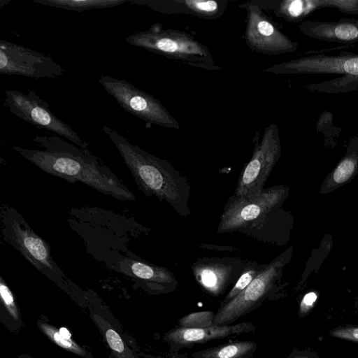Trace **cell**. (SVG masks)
Instances as JSON below:
<instances>
[{
    "label": "cell",
    "mask_w": 358,
    "mask_h": 358,
    "mask_svg": "<svg viewBox=\"0 0 358 358\" xmlns=\"http://www.w3.org/2000/svg\"><path fill=\"white\" fill-rule=\"evenodd\" d=\"M43 150L18 146L13 149L44 172L69 182H83L120 201H134L127 185L88 149L81 148L54 135L33 138Z\"/></svg>",
    "instance_id": "6da1fadb"
},
{
    "label": "cell",
    "mask_w": 358,
    "mask_h": 358,
    "mask_svg": "<svg viewBox=\"0 0 358 358\" xmlns=\"http://www.w3.org/2000/svg\"><path fill=\"white\" fill-rule=\"evenodd\" d=\"M130 170L139 189L147 196L167 203L180 216L190 214L191 187L187 178L168 161L130 143L115 130L103 127Z\"/></svg>",
    "instance_id": "7a4b0ae2"
},
{
    "label": "cell",
    "mask_w": 358,
    "mask_h": 358,
    "mask_svg": "<svg viewBox=\"0 0 358 358\" xmlns=\"http://www.w3.org/2000/svg\"><path fill=\"white\" fill-rule=\"evenodd\" d=\"M130 45L166 57L207 70L216 66L208 48L191 35L178 30L164 29L155 23L148 30L134 33L125 38Z\"/></svg>",
    "instance_id": "3957f363"
},
{
    "label": "cell",
    "mask_w": 358,
    "mask_h": 358,
    "mask_svg": "<svg viewBox=\"0 0 358 358\" xmlns=\"http://www.w3.org/2000/svg\"><path fill=\"white\" fill-rule=\"evenodd\" d=\"M293 246L280 254L239 294L226 303H221L215 314L214 324L229 325L240 317L271 299L282 287L281 279L285 265L291 260Z\"/></svg>",
    "instance_id": "277c9868"
},
{
    "label": "cell",
    "mask_w": 358,
    "mask_h": 358,
    "mask_svg": "<svg viewBox=\"0 0 358 358\" xmlns=\"http://www.w3.org/2000/svg\"><path fill=\"white\" fill-rule=\"evenodd\" d=\"M0 217L1 234L6 242L43 274L50 278L64 277L52 259L49 244L31 229L17 210L2 205Z\"/></svg>",
    "instance_id": "5b68a950"
},
{
    "label": "cell",
    "mask_w": 358,
    "mask_h": 358,
    "mask_svg": "<svg viewBox=\"0 0 358 358\" xmlns=\"http://www.w3.org/2000/svg\"><path fill=\"white\" fill-rule=\"evenodd\" d=\"M99 83L126 111L150 124L179 129L178 121L153 96L131 83L109 76H101Z\"/></svg>",
    "instance_id": "8992f818"
},
{
    "label": "cell",
    "mask_w": 358,
    "mask_h": 358,
    "mask_svg": "<svg viewBox=\"0 0 358 358\" xmlns=\"http://www.w3.org/2000/svg\"><path fill=\"white\" fill-rule=\"evenodd\" d=\"M4 94V105L11 113L39 129L62 136L77 146L87 149L89 143L67 123L56 117L50 110L48 103L33 90L28 89L23 92L6 90Z\"/></svg>",
    "instance_id": "52a82bcc"
},
{
    "label": "cell",
    "mask_w": 358,
    "mask_h": 358,
    "mask_svg": "<svg viewBox=\"0 0 358 358\" xmlns=\"http://www.w3.org/2000/svg\"><path fill=\"white\" fill-rule=\"evenodd\" d=\"M289 194V188L285 185L264 188L255 196L242 197L233 194L224 207L217 233L238 231L269 210L282 206Z\"/></svg>",
    "instance_id": "ba28073f"
},
{
    "label": "cell",
    "mask_w": 358,
    "mask_h": 358,
    "mask_svg": "<svg viewBox=\"0 0 358 358\" xmlns=\"http://www.w3.org/2000/svg\"><path fill=\"white\" fill-rule=\"evenodd\" d=\"M281 155V145L277 124L272 123L264 129L261 141L256 144L252 155L242 169L234 195L255 196L264 185Z\"/></svg>",
    "instance_id": "9c48e42d"
},
{
    "label": "cell",
    "mask_w": 358,
    "mask_h": 358,
    "mask_svg": "<svg viewBox=\"0 0 358 358\" xmlns=\"http://www.w3.org/2000/svg\"><path fill=\"white\" fill-rule=\"evenodd\" d=\"M0 73L29 78H58L62 66L50 57L24 45L0 40Z\"/></svg>",
    "instance_id": "30bf717a"
},
{
    "label": "cell",
    "mask_w": 358,
    "mask_h": 358,
    "mask_svg": "<svg viewBox=\"0 0 358 358\" xmlns=\"http://www.w3.org/2000/svg\"><path fill=\"white\" fill-rule=\"evenodd\" d=\"M239 6L247 12L245 39L252 50L269 55L296 51L298 43L283 34L259 6L248 2Z\"/></svg>",
    "instance_id": "8fae6325"
},
{
    "label": "cell",
    "mask_w": 358,
    "mask_h": 358,
    "mask_svg": "<svg viewBox=\"0 0 358 358\" xmlns=\"http://www.w3.org/2000/svg\"><path fill=\"white\" fill-rule=\"evenodd\" d=\"M276 74L329 73L358 81V54L342 51L336 55H313L275 64L265 70Z\"/></svg>",
    "instance_id": "7c38bea8"
},
{
    "label": "cell",
    "mask_w": 358,
    "mask_h": 358,
    "mask_svg": "<svg viewBox=\"0 0 358 358\" xmlns=\"http://www.w3.org/2000/svg\"><path fill=\"white\" fill-rule=\"evenodd\" d=\"M248 262L238 257H202L192 264L194 278L202 289L213 296L223 294L235 284Z\"/></svg>",
    "instance_id": "4fadbf2b"
},
{
    "label": "cell",
    "mask_w": 358,
    "mask_h": 358,
    "mask_svg": "<svg viewBox=\"0 0 358 358\" xmlns=\"http://www.w3.org/2000/svg\"><path fill=\"white\" fill-rule=\"evenodd\" d=\"M113 265L115 270L138 280L155 293H170L178 286L176 276L166 267L155 265L134 255L123 257Z\"/></svg>",
    "instance_id": "5bb4252c"
},
{
    "label": "cell",
    "mask_w": 358,
    "mask_h": 358,
    "mask_svg": "<svg viewBox=\"0 0 358 358\" xmlns=\"http://www.w3.org/2000/svg\"><path fill=\"white\" fill-rule=\"evenodd\" d=\"M293 225L292 214L275 207L241 229L238 232L265 243L285 245Z\"/></svg>",
    "instance_id": "9a60e30c"
},
{
    "label": "cell",
    "mask_w": 358,
    "mask_h": 358,
    "mask_svg": "<svg viewBox=\"0 0 358 358\" xmlns=\"http://www.w3.org/2000/svg\"><path fill=\"white\" fill-rule=\"evenodd\" d=\"M255 329V326L248 322L225 326L215 324L199 329L178 327L166 334L165 340L173 350H178L184 348H192L196 344L254 331Z\"/></svg>",
    "instance_id": "2e32d148"
},
{
    "label": "cell",
    "mask_w": 358,
    "mask_h": 358,
    "mask_svg": "<svg viewBox=\"0 0 358 358\" xmlns=\"http://www.w3.org/2000/svg\"><path fill=\"white\" fill-rule=\"evenodd\" d=\"M130 3L163 13H187L207 19L221 17L227 8L225 0H131Z\"/></svg>",
    "instance_id": "e0dca14e"
},
{
    "label": "cell",
    "mask_w": 358,
    "mask_h": 358,
    "mask_svg": "<svg viewBox=\"0 0 358 358\" xmlns=\"http://www.w3.org/2000/svg\"><path fill=\"white\" fill-rule=\"evenodd\" d=\"M301 31L310 38L335 43L358 42V25L350 19L338 22L305 21L299 25Z\"/></svg>",
    "instance_id": "ac0fdd59"
},
{
    "label": "cell",
    "mask_w": 358,
    "mask_h": 358,
    "mask_svg": "<svg viewBox=\"0 0 358 358\" xmlns=\"http://www.w3.org/2000/svg\"><path fill=\"white\" fill-rule=\"evenodd\" d=\"M358 173V137L348 142L346 152L324 180L320 193L327 194L350 182Z\"/></svg>",
    "instance_id": "d6986e66"
},
{
    "label": "cell",
    "mask_w": 358,
    "mask_h": 358,
    "mask_svg": "<svg viewBox=\"0 0 358 358\" xmlns=\"http://www.w3.org/2000/svg\"><path fill=\"white\" fill-rule=\"evenodd\" d=\"M257 348L253 341H240L202 350L192 354L194 358H252Z\"/></svg>",
    "instance_id": "ffe728a7"
},
{
    "label": "cell",
    "mask_w": 358,
    "mask_h": 358,
    "mask_svg": "<svg viewBox=\"0 0 358 358\" xmlns=\"http://www.w3.org/2000/svg\"><path fill=\"white\" fill-rule=\"evenodd\" d=\"M329 7V0H285L273 7L278 16L289 22H299L315 9Z\"/></svg>",
    "instance_id": "44dd1931"
},
{
    "label": "cell",
    "mask_w": 358,
    "mask_h": 358,
    "mask_svg": "<svg viewBox=\"0 0 358 358\" xmlns=\"http://www.w3.org/2000/svg\"><path fill=\"white\" fill-rule=\"evenodd\" d=\"M128 1L131 0H34L43 6L77 12L115 7Z\"/></svg>",
    "instance_id": "7402d4cb"
},
{
    "label": "cell",
    "mask_w": 358,
    "mask_h": 358,
    "mask_svg": "<svg viewBox=\"0 0 358 358\" xmlns=\"http://www.w3.org/2000/svg\"><path fill=\"white\" fill-rule=\"evenodd\" d=\"M266 266L267 264H262L252 261L248 262L243 272L221 303H226L239 294Z\"/></svg>",
    "instance_id": "603a6c76"
},
{
    "label": "cell",
    "mask_w": 358,
    "mask_h": 358,
    "mask_svg": "<svg viewBox=\"0 0 358 358\" xmlns=\"http://www.w3.org/2000/svg\"><path fill=\"white\" fill-rule=\"evenodd\" d=\"M38 326L51 340L60 347L84 356L85 352L71 338V334L66 329L62 328L57 331L54 327L48 324H38Z\"/></svg>",
    "instance_id": "cb8c5ba5"
},
{
    "label": "cell",
    "mask_w": 358,
    "mask_h": 358,
    "mask_svg": "<svg viewBox=\"0 0 358 358\" xmlns=\"http://www.w3.org/2000/svg\"><path fill=\"white\" fill-rule=\"evenodd\" d=\"M215 314L213 311L190 313L179 320L178 327L199 329L213 326Z\"/></svg>",
    "instance_id": "d4e9b609"
},
{
    "label": "cell",
    "mask_w": 358,
    "mask_h": 358,
    "mask_svg": "<svg viewBox=\"0 0 358 358\" xmlns=\"http://www.w3.org/2000/svg\"><path fill=\"white\" fill-rule=\"evenodd\" d=\"M329 335L334 338L358 343V326H339L332 329Z\"/></svg>",
    "instance_id": "484cf974"
},
{
    "label": "cell",
    "mask_w": 358,
    "mask_h": 358,
    "mask_svg": "<svg viewBox=\"0 0 358 358\" xmlns=\"http://www.w3.org/2000/svg\"><path fill=\"white\" fill-rule=\"evenodd\" d=\"M0 294L1 299L8 310L15 319H17V307L15 303L12 292L7 286L2 277L0 278Z\"/></svg>",
    "instance_id": "4316f807"
},
{
    "label": "cell",
    "mask_w": 358,
    "mask_h": 358,
    "mask_svg": "<svg viewBox=\"0 0 358 358\" xmlns=\"http://www.w3.org/2000/svg\"><path fill=\"white\" fill-rule=\"evenodd\" d=\"M317 292L311 291L306 293L302 298L299 308V316L301 318L306 317L315 306L317 300Z\"/></svg>",
    "instance_id": "83f0119b"
},
{
    "label": "cell",
    "mask_w": 358,
    "mask_h": 358,
    "mask_svg": "<svg viewBox=\"0 0 358 358\" xmlns=\"http://www.w3.org/2000/svg\"><path fill=\"white\" fill-rule=\"evenodd\" d=\"M329 7H334L341 12L358 15V1L329 0Z\"/></svg>",
    "instance_id": "f1b7e54d"
},
{
    "label": "cell",
    "mask_w": 358,
    "mask_h": 358,
    "mask_svg": "<svg viewBox=\"0 0 358 358\" xmlns=\"http://www.w3.org/2000/svg\"><path fill=\"white\" fill-rule=\"evenodd\" d=\"M287 358H320V357L317 352L310 349H294Z\"/></svg>",
    "instance_id": "f546056e"
},
{
    "label": "cell",
    "mask_w": 358,
    "mask_h": 358,
    "mask_svg": "<svg viewBox=\"0 0 358 358\" xmlns=\"http://www.w3.org/2000/svg\"><path fill=\"white\" fill-rule=\"evenodd\" d=\"M352 22L358 25V19L356 20H351Z\"/></svg>",
    "instance_id": "4dcf8cb0"
},
{
    "label": "cell",
    "mask_w": 358,
    "mask_h": 358,
    "mask_svg": "<svg viewBox=\"0 0 358 358\" xmlns=\"http://www.w3.org/2000/svg\"><path fill=\"white\" fill-rule=\"evenodd\" d=\"M20 358H31V357H30L22 356V357H20Z\"/></svg>",
    "instance_id": "1f68e13d"
}]
</instances>
